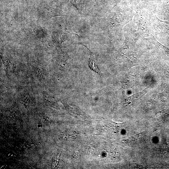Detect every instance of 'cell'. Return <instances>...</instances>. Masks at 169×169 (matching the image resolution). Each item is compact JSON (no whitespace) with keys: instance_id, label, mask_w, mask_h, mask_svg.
I'll list each match as a JSON object with an SVG mask.
<instances>
[{"instance_id":"4fadbf2b","label":"cell","mask_w":169,"mask_h":169,"mask_svg":"<svg viewBox=\"0 0 169 169\" xmlns=\"http://www.w3.org/2000/svg\"><path fill=\"white\" fill-rule=\"evenodd\" d=\"M163 8L165 10L169 12V0H164Z\"/></svg>"},{"instance_id":"30bf717a","label":"cell","mask_w":169,"mask_h":169,"mask_svg":"<svg viewBox=\"0 0 169 169\" xmlns=\"http://www.w3.org/2000/svg\"><path fill=\"white\" fill-rule=\"evenodd\" d=\"M143 133H141L133 136L129 137L128 139L125 140L127 142H135L137 141L143 135Z\"/></svg>"},{"instance_id":"9a60e30c","label":"cell","mask_w":169,"mask_h":169,"mask_svg":"<svg viewBox=\"0 0 169 169\" xmlns=\"http://www.w3.org/2000/svg\"><path fill=\"white\" fill-rule=\"evenodd\" d=\"M120 155V154L117 152H112L110 153V156L114 158H116L119 156Z\"/></svg>"},{"instance_id":"8fae6325","label":"cell","mask_w":169,"mask_h":169,"mask_svg":"<svg viewBox=\"0 0 169 169\" xmlns=\"http://www.w3.org/2000/svg\"><path fill=\"white\" fill-rule=\"evenodd\" d=\"M31 97L29 94H26L23 100V102L26 105H28L30 102Z\"/></svg>"},{"instance_id":"ba28073f","label":"cell","mask_w":169,"mask_h":169,"mask_svg":"<svg viewBox=\"0 0 169 169\" xmlns=\"http://www.w3.org/2000/svg\"><path fill=\"white\" fill-rule=\"evenodd\" d=\"M34 69L35 75L39 79H43L45 78V72L43 67L39 66L34 67Z\"/></svg>"},{"instance_id":"8992f818","label":"cell","mask_w":169,"mask_h":169,"mask_svg":"<svg viewBox=\"0 0 169 169\" xmlns=\"http://www.w3.org/2000/svg\"><path fill=\"white\" fill-rule=\"evenodd\" d=\"M156 23L162 32L169 34V21H163L155 16Z\"/></svg>"},{"instance_id":"52a82bcc","label":"cell","mask_w":169,"mask_h":169,"mask_svg":"<svg viewBox=\"0 0 169 169\" xmlns=\"http://www.w3.org/2000/svg\"><path fill=\"white\" fill-rule=\"evenodd\" d=\"M161 75L166 81H169V66L165 63L160 65Z\"/></svg>"},{"instance_id":"7a4b0ae2","label":"cell","mask_w":169,"mask_h":169,"mask_svg":"<svg viewBox=\"0 0 169 169\" xmlns=\"http://www.w3.org/2000/svg\"><path fill=\"white\" fill-rule=\"evenodd\" d=\"M135 43V39L134 37H132L131 34L127 35L125 37L123 43L119 50V55L123 56L130 53L133 49Z\"/></svg>"},{"instance_id":"7c38bea8","label":"cell","mask_w":169,"mask_h":169,"mask_svg":"<svg viewBox=\"0 0 169 169\" xmlns=\"http://www.w3.org/2000/svg\"><path fill=\"white\" fill-rule=\"evenodd\" d=\"M129 166V167L131 168L139 169L143 168V166L142 165L135 163L130 164Z\"/></svg>"},{"instance_id":"277c9868","label":"cell","mask_w":169,"mask_h":169,"mask_svg":"<svg viewBox=\"0 0 169 169\" xmlns=\"http://www.w3.org/2000/svg\"><path fill=\"white\" fill-rule=\"evenodd\" d=\"M148 39H149L158 49L163 58L169 61V47H166L160 43L153 34Z\"/></svg>"},{"instance_id":"5bb4252c","label":"cell","mask_w":169,"mask_h":169,"mask_svg":"<svg viewBox=\"0 0 169 169\" xmlns=\"http://www.w3.org/2000/svg\"><path fill=\"white\" fill-rule=\"evenodd\" d=\"M162 149L165 151H169V142H165L162 145Z\"/></svg>"},{"instance_id":"6da1fadb","label":"cell","mask_w":169,"mask_h":169,"mask_svg":"<svg viewBox=\"0 0 169 169\" xmlns=\"http://www.w3.org/2000/svg\"><path fill=\"white\" fill-rule=\"evenodd\" d=\"M135 21L140 35L149 38L153 34L146 19L141 15H137L135 17Z\"/></svg>"},{"instance_id":"9c48e42d","label":"cell","mask_w":169,"mask_h":169,"mask_svg":"<svg viewBox=\"0 0 169 169\" xmlns=\"http://www.w3.org/2000/svg\"><path fill=\"white\" fill-rule=\"evenodd\" d=\"M88 65L90 68L92 70L100 74V70L97 65L93 60L92 56L90 54V57L88 62Z\"/></svg>"},{"instance_id":"5b68a950","label":"cell","mask_w":169,"mask_h":169,"mask_svg":"<svg viewBox=\"0 0 169 169\" xmlns=\"http://www.w3.org/2000/svg\"><path fill=\"white\" fill-rule=\"evenodd\" d=\"M148 90V88L146 87L141 92L133 94L125 99L123 101L124 103L126 105L130 104L133 101L141 98L147 93Z\"/></svg>"},{"instance_id":"3957f363","label":"cell","mask_w":169,"mask_h":169,"mask_svg":"<svg viewBox=\"0 0 169 169\" xmlns=\"http://www.w3.org/2000/svg\"><path fill=\"white\" fill-rule=\"evenodd\" d=\"M128 21L127 18L122 14L120 13H116L110 18L111 29H121Z\"/></svg>"}]
</instances>
